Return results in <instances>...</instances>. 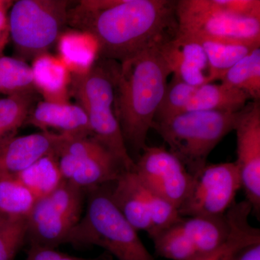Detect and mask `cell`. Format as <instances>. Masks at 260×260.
<instances>
[{"label": "cell", "instance_id": "obj_1", "mask_svg": "<svg viewBox=\"0 0 260 260\" xmlns=\"http://www.w3.org/2000/svg\"><path fill=\"white\" fill-rule=\"evenodd\" d=\"M176 3L83 0L68 10V23L93 38L99 58L121 63L176 37Z\"/></svg>", "mask_w": 260, "mask_h": 260}, {"label": "cell", "instance_id": "obj_2", "mask_svg": "<svg viewBox=\"0 0 260 260\" xmlns=\"http://www.w3.org/2000/svg\"><path fill=\"white\" fill-rule=\"evenodd\" d=\"M160 47L153 46L116 63L114 70V111L127 150L137 155L147 146L149 129L172 73Z\"/></svg>", "mask_w": 260, "mask_h": 260}, {"label": "cell", "instance_id": "obj_3", "mask_svg": "<svg viewBox=\"0 0 260 260\" xmlns=\"http://www.w3.org/2000/svg\"><path fill=\"white\" fill-rule=\"evenodd\" d=\"M176 15L180 37L260 42L259 0H179Z\"/></svg>", "mask_w": 260, "mask_h": 260}, {"label": "cell", "instance_id": "obj_4", "mask_svg": "<svg viewBox=\"0 0 260 260\" xmlns=\"http://www.w3.org/2000/svg\"><path fill=\"white\" fill-rule=\"evenodd\" d=\"M110 184L85 191V209L67 243L98 246L118 260H155L111 197Z\"/></svg>", "mask_w": 260, "mask_h": 260}, {"label": "cell", "instance_id": "obj_5", "mask_svg": "<svg viewBox=\"0 0 260 260\" xmlns=\"http://www.w3.org/2000/svg\"><path fill=\"white\" fill-rule=\"evenodd\" d=\"M115 61L101 59L81 75L71 74L70 94L88 116L92 136L112 152L126 170H135L114 111Z\"/></svg>", "mask_w": 260, "mask_h": 260}, {"label": "cell", "instance_id": "obj_6", "mask_svg": "<svg viewBox=\"0 0 260 260\" xmlns=\"http://www.w3.org/2000/svg\"><path fill=\"white\" fill-rule=\"evenodd\" d=\"M240 112H186L153 122L152 128L194 177L207 165L208 155L220 140L235 129Z\"/></svg>", "mask_w": 260, "mask_h": 260}, {"label": "cell", "instance_id": "obj_7", "mask_svg": "<svg viewBox=\"0 0 260 260\" xmlns=\"http://www.w3.org/2000/svg\"><path fill=\"white\" fill-rule=\"evenodd\" d=\"M70 4L64 0H19L13 4L8 22L17 58L25 61L47 53L63 34Z\"/></svg>", "mask_w": 260, "mask_h": 260}, {"label": "cell", "instance_id": "obj_8", "mask_svg": "<svg viewBox=\"0 0 260 260\" xmlns=\"http://www.w3.org/2000/svg\"><path fill=\"white\" fill-rule=\"evenodd\" d=\"M85 191L63 181L49 194L39 198L26 218L30 245L56 249L67 243L83 216Z\"/></svg>", "mask_w": 260, "mask_h": 260}, {"label": "cell", "instance_id": "obj_9", "mask_svg": "<svg viewBox=\"0 0 260 260\" xmlns=\"http://www.w3.org/2000/svg\"><path fill=\"white\" fill-rule=\"evenodd\" d=\"M64 180L84 190L116 180L124 164L93 137L68 138L57 154Z\"/></svg>", "mask_w": 260, "mask_h": 260}, {"label": "cell", "instance_id": "obj_10", "mask_svg": "<svg viewBox=\"0 0 260 260\" xmlns=\"http://www.w3.org/2000/svg\"><path fill=\"white\" fill-rule=\"evenodd\" d=\"M242 188L234 162L206 165L193 179L192 186L178 211L181 217L225 215Z\"/></svg>", "mask_w": 260, "mask_h": 260}, {"label": "cell", "instance_id": "obj_11", "mask_svg": "<svg viewBox=\"0 0 260 260\" xmlns=\"http://www.w3.org/2000/svg\"><path fill=\"white\" fill-rule=\"evenodd\" d=\"M134 172L140 182L177 209L187 198L194 177L170 151L146 146L135 162Z\"/></svg>", "mask_w": 260, "mask_h": 260}, {"label": "cell", "instance_id": "obj_12", "mask_svg": "<svg viewBox=\"0 0 260 260\" xmlns=\"http://www.w3.org/2000/svg\"><path fill=\"white\" fill-rule=\"evenodd\" d=\"M237 165L246 200L259 218L260 213V103H249L239 113L235 129Z\"/></svg>", "mask_w": 260, "mask_h": 260}, {"label": "cell", "instance_id": "obj_13", "mask_svg": "<svg viewBox=\"0 0 260 260\" xmlns=\"http://www.w3.org/2000/svg\"><path fill=\"white\" fill-rule=\"evenodd\" d=\"M70 137L42 131L10 137L0 143V172L16 175L47 155H57Z\"/></svg>", "mask_w": 260, "mask_h": 260}, {"label": "cell", "instance_id": "obj_14", "mask_svg": "<svg viewBox=\"0 0 260 260\" xmlns=\"http://www.w3.org/2000/svg\"><path fill=\"white\" fill-rule=\"evenodd\" d=\"M160 50L171 73L181 81L194 87L209 83L208 58L199 42L176 35Z\"/></svg>", "mask_w": 260, "mask_h": 260}, {"label": "cell", "instance_id": "obj_15", "mask_svg": "<svg viewBox=\"0 0 260 260\" xmlns=\"http://www.w3.org/2000/svg\"><path fill=\"white\" fill-rule=\"evenodd\" d=\"M42 131L54 129L70 138L91 137L88 116L78 104L41 102L25 121Z\"/></svg>", "mask_w": 260, "mask_h": 260}, {"label": "cell", "instance_id": "obj_16", "mask_svg": "<svg viewBox=\"0 0 260 260\" xmlns=\"http://www.w3.org/2000/svg\"><path fill=\"white\" fill-rule=\"evenodd\" d=\"M111 197L129 223L137 232L152 231L151 218L144 186L134 172L126 171L111 182Z\"/></svg>", "mask_w": 260, "mask_h": 260}, {"label": "cell", "instance_id": "obj_17", "mask_svg": "<svg viewBox=\"0 0 260 260\" xmlns=\"http://www.w3.org/2000/svg\"><path fill=\"white\" fill-rule=\"evenodd\" d=\"M31 70L36 90L46 102L69 103L71 73L60 58L41 54L34 59Z\"/></svg>", "mask_w": 260, "mask_h": 260}, {"label": "cell", "instance_id": "obj_18", "mask_svg": "<svg viewBox=\"0 0 260 260\" xmlns=\"http://www.w3.org/2000/svg\"><path fill=\"white\" fill-rule=\"evenodd\" d=\"M177 224L194 246L200 259L221 246L230 232L225 214L219 216L181 217Z\"/></svg>", "mask_w": 260, "mask_h": 260}, {"label": "cell", "instance_id": "obj_19", "mask_svg": "<svg viewBox=\"0 0 260 260\" xmlns=\"http://www.w3.org/2000/svg\"><path fill=\"white\" fill-rule=\"evenodd\" d=\"M252 212L247 200L235 203L225 213L230 232L226 241L213 252L199 260H232L242 248L260 242V231L251 226L249 216Z\"/></svg>", "mask_w": 260, "mask_h": 260}, {"label": "cell", "instance_id": "obj_20", "mask_svg": "<svg viewBox=\"0 0 260 260\" xmlns=\"http://www.w3.org/2000/svg\"><path fill=\"white\" fill-rule=\"evenodd\" d=\"M249 99L247 94L239 89L223 83H206L197 88L186 112H239Z\"/></svg>", "mask_w": 260, "mask_h": 260}, {"label": "cell", "instance_id": "obj_21", "mask_svg": "<svg viewBox=\"0 0 260 260\" xmlns=\"http://www.w3.org/2000/svg\"><path fill=\"white\" fill-rule=\"evenodd\" d=\"M196 42L201 44L208 58L209 83L221 80L228 70L238 61L254 49L260 47V42L210 39H202Z\"/></svg>", "mask_w": 260, "mask_h": 260}, {"label": "cell", "instance_id": "obj_22", "mask_svg": "<svg viewBox=\"0 0 260 260\" xmlns=\"http://www.w3.org/2000/svg\"><path fill=\"white\" fill-rule=\"evenodd\" d=\"M59 58L73 75L86 73L95 62L96 43L86 32H63L58 39Z\"/></svg>", "mask_w": 260, "mask_h": 260}, {"label": "cell", "instance_id": "obj_23", "mask_svg": "<svg viewBox=\"0 0 260 260\" xmlns=\"http://www.w3.org/2000/svg\"><path fill=\"white\" fill-rule=\"evenodd\" d=\"M37 200L16 176L0 172V216L26 219Z\"/></svg>", "mask_w": 260, "mask_h": 260}, {"label": "cell", "instance_id": "obj_24", "mask_svg": "<svg viewBox=\"0 0 260 260\" xmlns=\"http://www.w3.org/2000/svg\"><path fill=\"white\" fill-rule=\"evenodd\" d=\"M15 176L37 199L49 194L64 181L58 165L57 156L54 155L41 158Z\"/></svg>", "mask_w": 260, "mask_h": 260}, {"label": "cell", "instance_id": "obj_25", "mask_svg": "<svg viewBox=\"0 0 260 260\" xmlns=\"http://www.w3.org/2000/svg\"><path fill=\"white\" fill-rule=\"evenodd\" d=\"M220 80L224 85L242 90L250 99L259 101L260 47L238 61Z\"/></svg>", "mask_w": 260, "mask_h": 260}, {"label": "cell", "instance_id": "obj_26", "mask_svg": "<svg viewBox=\"0 0 260 260\" xmlns=\"http://www.w3.org/2000/svg\"><path fill=\"white\" fill-rule=\"evenodd\" d=\"M31 67L17 57L0 56V95L36 92Z\"/></svg>", "mask_w": 260, "mask_h": 260}, {"label": "cell", "instance_id": "obj_27", "mask_svg": "<svg viewBox=\"0 0 260 260\" xmlns=\"http://www.w3.org/2000/svg\"><path fill=\"white\" fill-rule=\"evenodd\" d=\"M36 92L15 94L0 99V138L14 136L32 112Z\"/></svg>", "mask_w": 260, "mask_h": 260}, {"label": "cell", "instance_id": "obj_28", "mask_svg": "<svg viewBox=\"0 0 260 260\" xmlns=\"http://www.w3.org/2000/svg\"><path fill=\"white\" fill-rule=\"evenodd\" d=\"M198 87L192 86L173 76L155 113L153 122H161L186 112V107Z\"/></svg>", "mask_w": 260, "mask_h": 260}, {"label": "cell", "instance_id": "obj_29", "mask_svg": "<svg viewBox=\"0 0 260 260\" xmlns=\"http://www.w3.org/2000/svg\"><path fill=\"white\" fill-rule=\"evenodd\" d=\"M26 238V219H5L0 224V260H14Z\"/></svg>", "mask_w": 260, "mask_h": 260}, {"label": "cell", "instance_id": "obj_30", "mask_svg": "<svg viewBox=\"0 0 260 260\" xmlns=\"http://www.w3.org/2000/svg\"><path fill=\"white\" fill-rule=\"evenodd\" d=\"M25 260H112V258L107 252L94 258L77 257L56 251L53 248L30 245Z\"/></svg>", "mask_w": 260, "mask_h": 260}, {"label": "cell", "instance_id": "obj_31", "mask_svg": "<svg viewBox=\"0 0 260 260\" xmlns=\"http://www.w3.org/2000/svg\"><path fill=\"white\" fill-rule=\"evenodd\" d=\"M232 260H260V242L251 243L239 250Z\"/></svg>", "mask_w": 260, "mask_h": 260}, {"label": "cell", "instance_id": "obj_32", "mask_svg": "<svg viewBox=\"0 0 260 260\" xmlns=\"http://www.w3.org/2000/svg\"><path fill=\"white\" fill-rule=\"evenodd\" d=\"M8 9L0 8V56L3 55L10 37L9 22L7 15Z\"/></svg>", "mask_w": 260, "mask_h": 260}, {"label": "cell", "instance_id": "obj_33", "mask_svg": "<svg viewBox=\"0 0 260 260\" xmlns=\"http://www.w3.org/2000/svg\"><path fill=\"white\" fill-rule=\"evenodd\" d=\"M13 1H7V0H0V8L3 9H9L10 7L13 5Z\"/></svg>", "mask_w": 260, "mask_h": 260}, {"label": "cell", "instance_id": "obj_34", "mask_svg": "<svg viewBox=\"0 0 260 260\" xmlns=\"http://www.w3.org/2000/svg\"><path fill=\"white\" fill-rule=\"evenodd\" d=\"M5 219H7V218H3V217L0 216V224L3 223V220H5Z\"/></svg>", "mask_w": 260, "mask_h": 260}]
</instances>
